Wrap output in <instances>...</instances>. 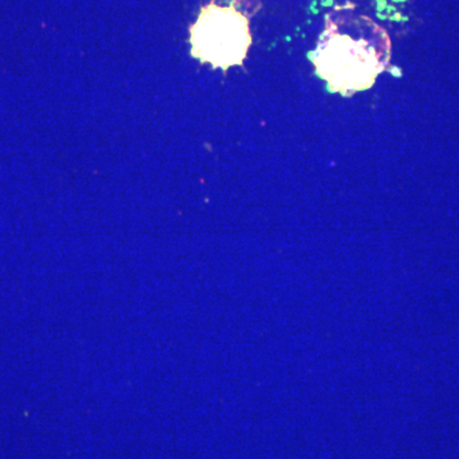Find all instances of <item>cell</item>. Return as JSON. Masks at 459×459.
Returning a JSON list of instances; mask_svg holds the SVG:
<instances>
[{"label":"cell","mask_w":459,"mask_h":459,"mask_svg":"<svg viewBox=\"0 0 459 459\" xmlns=\"http://www.w3.org/2000/svg\"><path fill=\"white\" fill-rule=\"evenodd\" d=\"M310 57L328 90L350 98L371 89L385 71L391 60V40L370 18L328 16Z\"/></svg>","instance_id":"cell-1"},{"label":"cell","mask_w":459,"mask_h":459,"mask_svg":"<svg viewBox=\"0 0 459 459\" xmlns=\"http://www.w3.org/2000/svg\"><path fill=\"white\" fill-rule=\"evenodd\" d=\"M189 31L190 54L202 65L208 63L225 74L231 66H244L253 38L249 18L238 11L234 2L222 7L212 0L202 7Z\"/></svg>","instance_id":"cell-2"}]
</instances>
